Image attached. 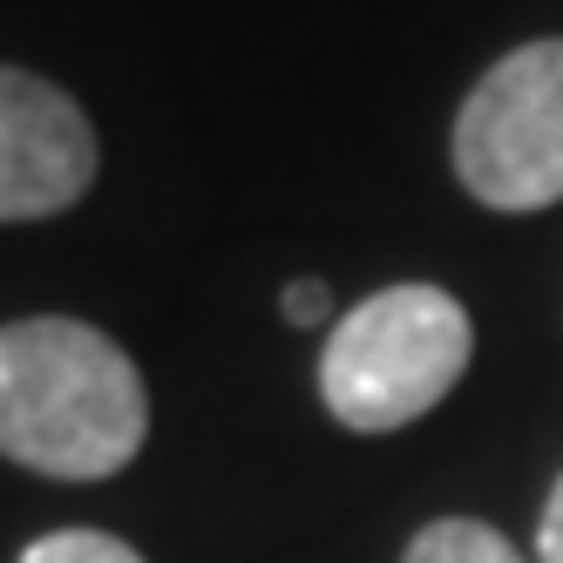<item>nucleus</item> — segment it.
<instances>
[{
  "instance_id": "obj_1",
  "label": "nucleus",
  "mask_w": 563,
  "mask_h": 563,
  "mask_svg": "<svg viewBox=\"0 0 563 563\" xmlns=\"http://www.w3.org/2000/svg\"><path fill=\"white\" fill-rule=\"evenodd\" d=\"M150 434V387L136 360L89 319H14L0 327V455L62 475L102 482L130 468Z\"/></svg>"
},
{
  "instance_id": "obj_2",
  "label": "nucleus",
  "mask_w": 563,
  "mask_h": 563,
  "mask_svg": "<svg viewBox=\"0 0 563 563\" xmlns=\"http://www.w3.org/2000/svg\"><path fill=\"white\" fill-rule=\"evenodd\" d=\"M475 360L468 306L441 286H380L346 306L319 353V400L353 434H394L449 400Z\"/></svg>"
},
{
  "instance_id": "obj_3",
  "label": "nucleus",
  "mask_w": 563,
  "mask_h": 563,
  "mask_svg": "<svg viewBox=\"0 0 563 563\" xmlns=\"http://www.w3.org/2000/svg\"><path fill=\"white\" fill-rule=\"evenodd\" d=\"M449 164L482 211L522 218L563 205V34L482 68L455 115Z\"/></svg>"
},
{
  "instance_id": "obj_4",
  "label": "nucleus",
  "mask_w": 563,
  "mask_h": 563,
  "mask_svg": "<svg viewBox=\"0 0 563 563\" xmlns=\"http://www.w3.org/2000/svg\"><path fill=\"white\" fill-rule=\"evenodd\" d=\"M96 184V130L68 89L0 68V224L55 218Z\"/></svg>"
},
{
  "instance_id": "obj_5",
  "label": "nucleus",
  "mask_w": 563,
  "mask_h": 563,
  "mask_svg": "<svg viewBox=\"0 0 563 563\" xmlns=\"http://www.w3.org/2000/svg\"><path fill=\"white\" fill-rule=\"evenodd\" d=\"M400 563H522V556H516V543L503 530H489V522L441 516V522H428V530L408 543Z\"/></svg>"
},
{
  "instance_id": "obj_6",
  "label": "nucleus",
  "mask_w": 563,
  "mask_h": 563,
  "mask_svg": "<svg viewBox=\"0 0 563 563\" xmlns=\"http://www.w3.org/2000/svg\"><path fill=\"white\" fill-rule=\"evenodd\" d=\"M21 563H143V556L109 530H55L42 543H27Z\"/></svg>"
},
{
  "instance_id": "obj_7",
  "label": "nucleus",
  "mask_w": 563,
  "mask_h": 563,
  "mask_svg": "<svg viewBox=\"0 0 563 563\" xmlns=\"http://www.w3.org/2000/svg\"><path fill=\"white\" fill-rule=\"evenodd\" d=\"M327 312H333V292L319 286V278H299V286H286V319H292V327H319Z\"/></svg>"
},
{
  "instance_id": "obj_8",
  "label": "nucleus",
  "mask_w": 563,
  "mask_h": 563,
  "mask_svg": "<svg viewBox=\"0 0 563 563\" xmlns=\"http://www.w3.org/2000/svg\"><path fill=\"white\" fill-rule=\"evenodd\" d=\"M537 563H563V475H556V489L537 516Z\"/></svg>"
}]
</instances>
